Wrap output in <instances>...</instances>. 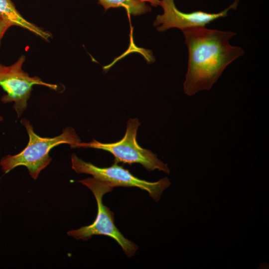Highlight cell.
Returning a JSON list of instances; mask_svg holds the SVG:
<instances>
[{
	"instance_id": "1",
	"label": "cell",
	"mask_w": 269,
	"mask_h": 269,
	"mask_svg": "<svg viewBox=\"0 0 269 269\" xmlns=\"http://www.w3.org/2000/svg\"><path fill=\"white\" fill-rule=\"evenodd\" d=\"M188 51L187 71L183 83L185 94L192 96L210 90L233 61L244 54L239 46L230 44L236 33L230 31L194 27L182 30Z\"/></svg>"
},
{
	"instance_id": "2",
	"label": "cell",
	"mask_w": 269,
	"mask_h": 269,
	"mask_svg": "<svg viewBox=\"0 0 269 269\" xmlns=\"http://www.w3.org/2000/svg\"><path fill=\"white\" fill-rule=\"evenodd\" d=\"M21 123L26 129L29 141L27 146L19 153L13 155H7L1 159L0 165L5 173L22 165L27 168L33 179H36L41 171L51 162L52 158L49 155V152L52 148L64 143L72 146L80 142L74 130L71 127L66 128L58 136L43 137L34 132L32 125L26 119H22Z\"/></svg>"
},
{
	"instance_id": "3",
	"label": "cell",
	"mask_w": 269,
	"mask_h": 269,
	"mask_svg": "<svg viewBox=\"0 0 269 269\" xmlns=\"http://www.w3.org/2000/svg\"><path fill=\"white\" fill-rule=\"evenodd\" d=\"M93 193L97 204V214L94 222L86 226L67 232L69 236L83 241L94 235H104L111 237L121 246L129 258L134 255L138 249L135 243L126 238L115 225L114 214L103 202L104 195L111 192L114 187L93 177L78 181Z\"/></svg>"
},
{
	"instance_id": "4",
	"label": "cell",
	"mask_w": 269,
	"mask_h": 269,
	"mask_svg": "<svg viewBox=\"0 0 269 269\" xmlns=\"http://www.w3.org/2000/svg\"><path fill=\"white\" fill-rule=\"evenodd\" d=\"M140 124L137 118L130 119L127 125L124 136L119 141L112 143H103L93 139L90 142H79L71 148H93L110 152L116 162L132 164H141L149 171L158 169L169 174L168 164L158 158L156 154L141 147L136 141L137 129Z\"/></svg>"
},
{
	"instance_id": "5",
	"label": "cell",
	"mask_w": 269,
	"mask_h": 269,
	"mask_svg": "<svg viewBox=\"0 0 269 269\" xmlns=\"http://www.w3.org/2000/svg\"><path fill=\"white\" fill-rule=\"evenodd\" d=\"M71 163L72 168L76 172L90 174L95 179L113 187H135L145 190L156 202L159 201L163 191L171 184L166 177L156 182L140 179L116 162L109 167H100L82 160L73 153Z\"/></svg>"
},
{
	"instance_id": "6",
	"label": "cell",
	"mask_w": 269,
	"mask_h": 269,
	"mask_svg": "<svg viewBox=\"0 0 269 269\" xmlns=\"http://www.w3.org/2000/svg\"><path fill=\"white\" fill-rule=\"evenodd\" d=\"M25 57L21 56L13 64L5 66L0 73V86L6 92L1 98L2 103L13 102L18 117L26 110L32 86L40 85L56 90L57 86L45 83L37 76L30 77L22 69Z\"/></svg>"
},
{
	"instance_id": "7",
	"label": "cell",
	"mask_w": 269,
	"mask_h": 269,
	"mask_svg": "<svg viewBox=\"0 0 269 269\" xmlns=\"http://www.w3.org/2000/svg\"><path fill=\"white\" fill-rule=\"evenodd\" d=\"M239 2V0H234L229 7L218 13L200 10L186 13L177 8L174 0H160L159 5L163 9V13L157 15L153 25L160 32L171 28L183 30L191 27L205 26L215 20L227 16L230 10L236 9Z\"/></svg>"
},
{
	"instance_id": "8",
	"label": "cell",
	"mask_w": 269,
	"mask_h": 269,
	"mask_svg": "<svg viewBox=\"0 0 269 269\" xmlns=\"http://www.w3.org/2000/svg\"><path fill=\"white\" fill-rule=\"evenodd\" d=\"M0 16L11 26L25 28L45 40H48L51 34L26 20L15 7L11 0H0Z\"/></svg>"
},
{
	"instance_id": "9",
	"label": "cell",
	"mask_w": 269,
	"mask_h": 269,
	"mask_svg": "<svg viewBox=\"0 0 269 269\" xmlns=\"http://www.w3.org/2000/svg\"><path fill=\"white\" fill-rule=\"evenodd\" d=\"M105 10L110 8L124 7L128 13L133 15L144 14L151 11L150 6L139 0H97Z\"/></svg>"
},
{
	"instance_id": "10",
	"label": "cell",
	"mask_w": 269,
	"mask_h": 269,
	"mask_svg": "<svg viewBox=\"0 0 269 269\" xmlns=\"http://www.w3.org/2000/svg\"><path fill=\"white\" fill-rule=\"evenodd\" d=\"M10 26H11L7 21L0 16V43L4 34Z\"/></svg>"
},
{
	"instance_id": "11",
	"label": "cell",
	"mask_w": 269,
	"mask_h": 269,
	"mask_svg": "<svg viewBox=\"0 0 269 269\" xmlns=\"http://www.w3.org/2000/svg\"><path fill=\"white\" fill-rule=\"evenodd\" d=\"M142 2H148L153 6L159 5L160 0H139Z\"/></svg>"
},
{
	"instance_id": "12",
	"label": "cell",
	"mask_w": 269,
	"mask_h": 269,
	"mask_svg": "<svg viewBox=\"0 0 269 269\" xmlns=\"http://www.w3.org/2000/svg\"><path fill=\"white\" fill-rule=\"evenodd\" d=\"M5 66L1 65L0 63V73L3 70Z\"/></svg>"
},
{
	"instance_id": "13",
	"label": "cell",
	"mask_w": 269,
	"mask_h": 269,
	"mask_svg": "<svg viewBox=\"0 0 269 269\" xmlns=\"http://www.w3.org/2000/svg\"><path fill=\"white\" fill-rule=\"evenodd\" d=\"M2 120V117L0 116V121Z\"/></svg>"
}]
</instances>
